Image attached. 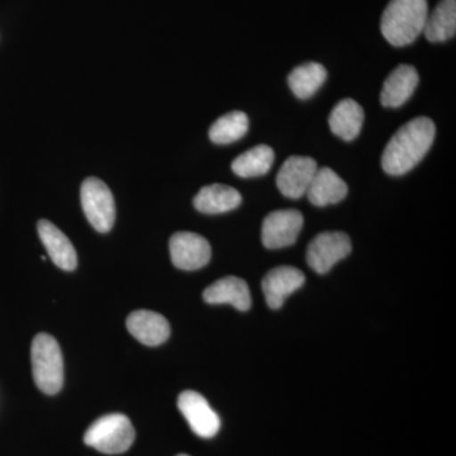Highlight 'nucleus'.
Returning <instances> with one entry per match:
<instances>
[{
  "label": "nucleus",
  "instance_id": "obj_8",
  "mask_svg": "<svg viewBox=\"0 0 456 456\" xmlns=\"http://www.w3.org/2000/svg\"><path fill=\"white\" fill-rule=\"evenodd\" d=\"M170 256L174 266L180 270H198L206 266L212 256L209 242L194 232H176L171 236Z\"/></svg>",
  "mask_w": 456,
  "mask_h": 456
},
{
  "label": "nucleus",
  "instance_id": "obj_12",
  "mask_svg": "<svg viewBox=\"0 0 456 456\" xmlns=\"http://www.w3.org/2000/svg\"><path fill=\"white\" fill-rule=\"evenodd\" d=\"M38 236L46 248L50 259L56 266L66 272H73L77 266V255L70 240L50 221L41 220L37 224Z\"/></svg>",
  "mask_w": 456,
  "mask_h": 456
},
{
  "label": "nucleus",
  "instance_id": "obj_5",
  "mask_svg": "<svg viewBox=\"0 0 456 456\" xmlns=\"http://www.w3.org/2000/svg\"><path fill=\"white\" fill-rule=\"evenodd\" d=\"M80 197L83 211L89 224L98 232H110L116 221V204L112 191L106 183L98 178L84 180Z\"/></svg>",
  "mask_w": 456,
  "mask_h": 456
},
{
  "label": "nucleus",
  "instance_id": "obj_3",
  "mask_svg": "<svg viewBox=\"0 0 456 456\" xmlns=\"http://www.w3.org/2000/svg\"><path fill=\"white\" fill-rule=\"evenodd\" d=\"M32 375L41 392L53 395L64 386V359L59 342L49 334H38L31 346Z\"/></svg>",
  "mask_w": 456,
  "mask_h": 456
},
{
  "label": "nucleus",
  "instance_id": "obj_23",
  "mask_svg": "<svg viewBox=\"0 0 456 456\" xmlns=\"http://www.w3.org/2000/svg\"><path fill=\"white\" fill-rule=\"evenodd\" d=\"M178 456H189V455H185V454H180V455H178Z\"/></svg>",
  "mask_w": 456,
  "mask_h": 456
},
{
  "label": "nucleus",
  "instance_id": "obj_22",
  "mask_svg": "<svg viewBox=\"0 0 456 456\" xmlns=\"http://www.w3.org/2000/svg\"><path fill=\"white\" fill-rule=\"evenodd\" d=\"M248 131V117L233 110L220 117L209 128V139L217 145H227L241 140Z\"/></svg>",
  "mask_w": 456,
  "mask_h": 456
},
{
  "label": "nucleus",
  "instance_id": "obj_16",
  "mask_svg": "<svg viewBox=\"0 0 456 456\" xmlns=\"http://www.w3.org/2000/svg\"><path fill=\"white\" fill-rule=\"evenodd\" d=\"M346 183L330 167L317 169L308 187L307 197L314 206L326 207L344 200L347 196Z\"/></svg>",
  "mask_w": 456,
  "mask_h": 456
},
{
  "label": "nucleus",
  "instance_id": "obj_11",
  "mask_svg": "<svg viewBox=\"0 0 456 456\" xmlns=\"http://www.w3.org/2000/svg\"><path fill=\"white\" fill-rule=\"evenodd\" d=\"M305 281V274L293 266H279L270 270L263 279V292L269 307L279 310L285 299L298 290Z\"/></svg>",
  "mask_w": 456,
  "mask_h": 456
},
{
  "label": "nucleus",
  "instance_id": "obj_6",
  "mask_svg": "<svg viewBox=\"0 0 456 456\" xmlns=\"http://www.w3.org/2000/svg\"><path fill=\"white\" fill-rule=\"evenodd\" d=\"M350 237L345 232H322L312 240L307 250V263L317 274H326L335 264L349 256Z\"/></svg>",
  "mask_w": 456,
  "mask_h": 456
},
{
  "label": "nucleus",
  "instance_id": "obj_1",
  "mask_svg": "<svg viewBox=\"0 0 456 456\" xmlns=\"http://www.w3.org/2000/svg\"><path fill=\"white\" fill-rule=\"evenodd\" d=\"M436 127L428 117L411 119L387 143L382 156L383 170L393 176L403 175L413 169L434 143Z\"/></svg>",
  "mask_w": 456,
  "mask_h": 456
},
{
  "label": "nucleus",
  "instance_id": "obj_14",
  "mask_svg": "<svg viewBox=\"0 0 456 456\" xmlns=\"http://www.w3.org/2000/svg\"><path fill=\"white\" fill-rule=\"evenodd\" d=\"M203 299L209 305H231L239 311H248L251 307V293L244 279L222 278L209 285L203 292Z\"/></svg>",
  "mask_w": 456,
  "mask_h": 456
},
{
  "label": "nucleus",
  "instance_id": "obj_13",
  "mask_svg": "<svg viewBox=\"0 0 456 456\" xmlns=\"http://www.w3.org/2000/svg\"><path fill=\"white\" fill-rule=\"evenodd\" d=\"M127 329L136 340L146 346H159L170 336L167 318L152 311H134L127 318Z\"/></svg>",
  "mask_w": 456,
  "mask_h": 456
},
{
  "label": "nucleus",
  "instance_id": "obj_10",
  "mask_svg": "<svg viewBox=\"0 0 456 456\" xmlns=\"http://www.w3.org/2000/svg\"><path fill=\"white\" fill-rule=\"evenodd\" d=\"M317 169L314 159L308 156H290L279 170L277 187L284 197L298 200L307 193Z\"/></svg>",
  "mask_w": 456,
  "mask_h": 456
},
{
  "label": "nucleus",
  "instance_id": "obj_9",
  "mask_svg": "<svg viewBox=\"0 0 456 456\" xmlns=\"http://www.w3.org/2000/svg\"><path fill=\"white\" fill-rule=\"evenodd\" d=\"M178 407L194 434L203 439L216 436L221 428V419L200 393H180Z\"/></svg>",
  "mask_w": 456,
  "mask_h": 456
},
{
  "label": "nucleus",
  "instance_id": "obj_21",
  "mask_svg": "<svg viewBox=\"0 0 456 456\" xmlns=\"http://www.w3.org/2000/svg\"><path fill=\"white\" fill-rule=\"evenodd\" d=\"M274 150L268 145L255 146L244 154L237 156L232 170L240 178H256L265 175L274 163Z\"/></svg>",
  "mask_w": 456,
  "mask_h": 456
},
{
  "label": "nucleus",
  "instance_id": "obj_20",
  "mask_svg": "<svg viewBox=\"0 0 456 456\" xmlns=\"http://www.w3.org/2000/svg\"><path fill=\"white\" fill-rule=\"evenodd\" d=\"M327 79L325 66L320 62H305L296 69L288 77V86L297 98L305 101L314 97Z\"/></svg>",
  "mask_w": 456,
  "mask_h": 456
},
{
  "label": "nucleus",
  "instance_id": "obj_19",
  "mask_svg": "<svg viewBox=\"0 0 456 456\" xmlns=\"http://www.w3.org/2000/svg\"><path fill=\"white\" fill-rule=\"evenodd\" d=\"M428 41L445 42L456 33V0H440L439 4L428 13L424 28Z\"/></svg>",
  "mask_w": 456,
  "mask_h": 456
},
{
  "label": "nucleus",
  "instance_id": "obj_2",
  "mask_svg": "<svg viewBox=\"0 0 456 456\" xmlns=\"http://www.w3.org/2000/svg\"><path fill=\"white\" fill-rule=\"evenodd\" d=\"M428 12V0H391L384 11L380 29L395 47H404L424 33Z\"/></svg>",
  "mask_w": 456,
  "mask_h": 456
},
{
  "label": "nucleus",
  "instance_id": "obj_18",
  "mask_svg": "<svg viewBox=\"0 0 456 456\" xmlns=\"http://www.w3.org/2000/svg\"><path fill=\"white\" fill-rule=\"evenodd\" d=\"M242 202L241 194L235 188L224 184L207 185L194 198L197 211L206 215H220L233 211Z\"/></svg>",
  "mask_w": 456,
  "mask_h": 456
},
{
  "label": "nucleus",
  "instance_id": "obj_17",
  "mask_svg": "<svg viewBox=\"0 0 456 456\" xmlns=\"http://www.w3.org/2000/svg\"><path fill=\"white\" fill-rule=\"evenodd\" d=\"M364 122V110L354 99H342L336 104L329 117L330 130L344 141H353L359 136Z\"/></svg>",
  "mask_w": 456,
  "mask_h": 456
},
{
  "label": "nucleus",
  "instance_id": "obj_4",
  "mask_svg": "<svg viewBox=\"0 0 456 456\" xmlns=\"http://www.w3.org/2000/svg\"><path fill=\"white\" fill-rule=\"evenodd\" d=\"M136 432L127 416L121 413L102 416L92 424L86 435L84 443L104 454H122L134 444Z\"/></svg>",
  "mask_w": 456,
  "mask_h": 456
},
{
  "label": "nucleus",
  "instance_id": "obj_15",
  "mask_svg": "<svg viewBox=\"0 0 456 456\" xmlns=\"http://www.w3.org/2000/svg\"><path fill=\"white\" fill-rule=\"evenodd\" d=\"M419 83L416 68L411 65H399L389 74L383 84L380 102L383 107L398 108L406 103L415 93Z\"/></svg>",
  "mask_w": 456,
  "mask_h": 456
},
{
  "label": "nucleus",
  "instance_id": "obj_7",
  "mask_svg": "<svg viewBox=\"0 0 456 456\" xmlns=\"http://www.w3.org/2000/svg\"><path fill=\"white\" fill-rule=\"evenodd\" d=\"M302 213L297 209H281L266 216L261 228V240L266 248L277 250L293 245L303 227Z\"/></svg>",
  "mask_w": 456,
  "mask_h": 456
}]
</instances>
